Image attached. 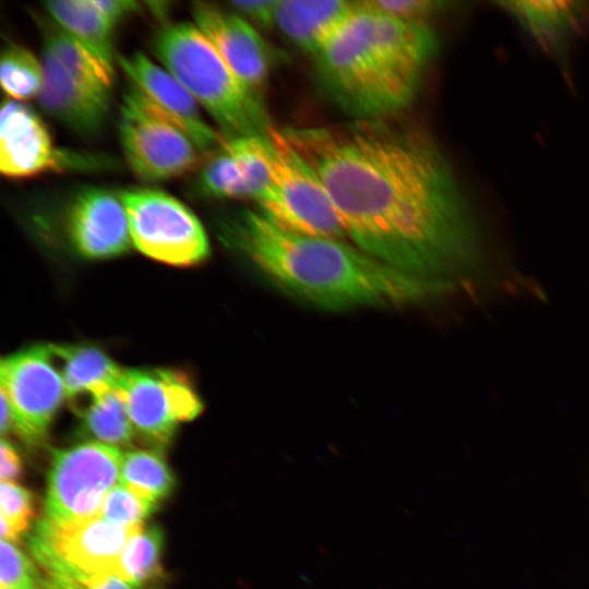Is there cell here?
Wrapping results in <instances>:
<instances>
[{
	"mask_svg": "<svg viewBox=\"0 0 589 589\" xmlns=\"http://www.w3.org/2000/svg\"><path fill=\"white\" fill-rule=\"evenodd\" d=\"M96 7L115 24L139 10V3L127 0H94Z\"/></svg>",
	"mask_w": 589,
	"mask_h": 589,
	"instance_id": "32",
	"label": "cell"
},
{
	"mask_svg": "<svg viewBox=\"0 0 589 589\" xmlns=\"http://www.w3.org/2000/svg\"><path fill=\"white\" fill-rule=\"evenodd\" d=\"M278 0L231 1L229 10L262 26H273ZM251 23V22H250Z\"/></svg>",
	"mask_w": 589,
	"mask_h": 589,
	"instance_id": "30",
	"label": "cell"
},
{
	"mask_svg": "<svg viewBox=\"0 0 589 589\" xmlns=\"http://www.w3.org/2000/svg\"><path fill=\"white\" fill-rule=\"evenodd\" d=\"M122 457L119 447L97 441L57 449L48 477L46 518L100 516L107 494L120 480Z\"/></svg>",
	"mask_w": 589,
	"mask_h": 589,
	"instance_id": "9",
	"label": "cell"
},
{
	"mask_svg": "<svg viewBox=\"0 0 589 589\" xmlns=\"http://www.w3.org/2000/svg\"><path fill=\"white\" fill-rule=\"evenodd\" d=\"M360 1L278 0L274 25L297 47L314 56L350 20Z\"/></svg>",
	"mask_w": 589,
	"mask_h": 589,
	"instance_id": "17",
	"label": "cell"
},
{
	"mask_svg": "<svg viewBox=\"0 0 589 589\" xmlns=\"http://www.w3.org/2000/svg\"><path fill=\"white\" fill-rule=\"evenodd\" d=\"M219 228L225 244L273 285L321 309L413 305L455 294L447 286L400 272L349 241L285 229L259 209L231 212Z\"/></svg>",
	"mask_w": 589,
	"mask_h": 589,
	"instance_id": "2",
	"label": "cell"
},
{
	"mask_svg": "<svg viewBox=\"0 0 589 589\" xmlns=\"http://www.w3.org/2000/svg\"><path fill=\"white\" fill-rule=\"evenodd\" d=\"M131 85L161 113L176 123L203 155H209L225 141L202 117L199 103L166 69L142 52L118 56Z\"/></svg>",
	"mask_w": 589,
	"mask_h": 589,
	"instance_id": "14",
	"label": "cell"
},
{
	"mask_svg": "<svg viewBox=\"0 0 589 589\" xmlns=\"http://www.w3.org/2000/svg\"><path fill=\"white\" fill-rule=\"evenodd\" d=\"M503 4L544 47L560 48L582 15L580 2L507 1Z\"/></svg>",
	"mask_w": 589,
	"mask_h": 589,
	"instance_id": "19",
	"label": "cell"
},
{
	"mask_svg": "<svg viewBox=\"0 0 589 589\" xmlns=\"http://www.w3.org/2000/svg\"><path fill=\"white\" fill-rule=\"evenodd\" d=\"M60 369L67 398L77 399L117 388L124 369L103 350L82 345H50Z\"/></svg>",
	"mask_w": 589,
	"mask_h": 589,
	"instance_id": "18",
	"label": "cell"
},
{
	"mask_svg": "<svg viewBox=\"0 0 589 589\" xmlns=\"http://www.w3.org/2000/svg\"><path fill=\"white\" fill-rule=\"evenodd\" d=\"M1 466L0 478L1 482H14L22 472V461L14 448L4 437L1 440Z\"/></svg>",
	"mask_w": 589,
	"mask_h": 589,
	"instance_id": "31",
	"label": "cell"
},
{
	"mask_svg": "<svg viewBox=\"0 0 589 589\" xmlns=\"http://www.w3.org/2000/svg\"><path fill=\"white\" fill-rule=\"evenodd\" d=\"M281 131L320 178L352 244L455 293L505 280L488 262L452 167L424 131L394 118Z\"/></svg>",
	"mask_w": 589,
	"mask_h": 589,
	"instance_id": "1",
	"label": "cell"
},
{
	"mask_svg": "<svg viewBox=\"0 0 589 589\" xmlns=\"http://www.w3.org/2000/svg\"><path fill=\"white\" fill-rule=\"evenodd\" d=\"M81 409L83 428L97 442L119 447L131 443L135 435L123 396L118 388L86 396Z\"/></svg>",
	"mask_w": 589,
	"mask_h": 589,
	"instance_id": "22",
	"label": "cell"
},
{
	"mask_svg": "<svg viewBox=\"0 0 589 589\" xmlns=\"http://www.w3.org/2000/svg\"><path fill=\"white\" fill-rule=\"evenodd\" d=\"M120 483L154 504L169 494L173 476L155 450H130L122 457Z\"/></svg>",
	"mask_w": 589,
	"mask_h": 589,
	"instance_id": "23",
	"label": "cell"
},
{
	"mask_svg": "<svg viewBox=\"0 0 589 589\" xmlns=\"http://www.w3.org/2000/svg\"><path fill=\"white\" fill-rule=\"evenodd\" d=\"M161 544L163 534L157 527L139 530L121 553L118 578L139 588L157 573Z\"/></svg>",
	"mask_w": 589,
	"mask_h": 589,
	"instance_id": "25",
	"label": "cell"
},
{
	"mask_svg": "<svg viewBox=\"0 0 589 589\" xmlns=\"http://www.w3.org/2000/svg\"><path fill=\"white\" fill-rule=\"evenodd\" d=\"M44 49L74 77L110 93L113 85L112 63L71 36L59 25L45 33Z\"/></svg>",
	"mask_w": 589,
	"mask_h": 589,
	"instance_id": "21",
	"label": "cell"
},
{
	"mask_svg": "<svg viewBox=\"0 0 589 589\" xmlns=\"http://www.w3.org/2000/svg\"><path fill=\"white\" fill-rule=\"evenodd\" d=\"M40 579L25 554L12 542L1 540L0 585L9 589H38Z\"/></svg>",
	"mask_w": 589,
	"mask_h": 589,
	"instance_id": "28",
	"label": "cell"
},
{
	"mask_svg": "<svg viewBox=\"0 0 589 589\" xmlns=\"http://www.w3.org/2000/svg\"><path fill=\"white\" fill-rule=\"evenodd\" d=\"M133 245L145 255L176 266L207 257L209 244L197 217L176 197L153 189L123 191Z\"/></svg>",
	"mask_w": 589,
	"mask_h": 589,
	"instance_id": "8",
	"label": "cell"
},
{
	"mask_svg": "<svg viewBox=\"0 0 589 589\" xmlns=\"http://www.w3.org/2000/svg\"><path fill=\"white\" fill-rule=\"evenodd\" d=\"M75 589H139V588L127 584L125 581L121 580L117 576H108L105 578L94 580L84 586L77 587Z\"/></svg>",
	"mask_w": 589,
	"mask_h": 589,
	"instance_id": "33",
	"label": "cell"
},
{
	"mask_svg": "<svg viewBox=\"0 0 589 589\" xmlns=\"http://www.w3.org/2000/svg\"><path fill=\"white\" fill-rule=\"evenodd\" d=\"M38 589H68V588L63 587L62 585L58 584L57 581L52 579H49V580H41Z\"/></svg>",
	"mask_w": 589,
	"mask_h": 589,
	"instance_id": "34",
	"label": "cell"
},
{
	"mask_svg": "<svg viewBox=\"0 0 589 589\" xmlns=\"http://www.w3.org/2000/svg\"><path fill=\"white\" fill-rule=\"evenodd\" d=\"M437 49L422 21L360 5L313 56L324 91L354 120L394 118L414 99Z\"/></svg>",
	"mask_w": 589,
	"mask_h": 589,
	"instance_id": "3",
	"label": "cell"
},
{
	"mask_svg": "<svg viewBox=\"0 0 589 589\" xmlns=\"http://www.w3.org/2000/svg\"><path fill=\"white\" fill-rule=\"evenodd\" d=\"M40 106L60 123L83 135L99 132L108 117L110 93L97 89L70 74L43 49Z\"/></svg>",
	"mask_w": 589,
	"mask_h": 589,
	"instance_id": "16",
	"label": "cell"
},
{
	"mask_svg": "<svg viewBox=\"0 0 589 589\" xmlns=\"http://www.w3.org/2000/svg\"><path fill=\"white\" fill-rule=\"evenodd\" d=\"M32 516V494L14 482H1V540L15 541L27 528Z\"/></svg>",
	"mask_w": 589,
	"mask_h": 589,
	"instance_id": "26",
	"label": "cell"
},
{
	"mask_svg": "<svg viewBox=\"0 0 589 589\" xmlns=\"http://www.w3.org/2000/svg\"><path fill=\"white\" fill-rule=\"evenodd\" d=\"M62 29L112 63V34L116 25L94 0H60L45 3Z\"/></svg>",
	"mask_w": 589,
	"mask_h": 589,
	"instance_id": "20",
	"label": "cell"
},
{
	"mask_svg": "<svg viewBox=\"0 0 589 589\" xmlns=\"http://www.w3.org/2000/svg\"><path fill=\"white\" fill-rule=\"evenodd\" d=\"M155 506L156 504L137 496L122 483H118L107 494L100 516L120 526H139Z\"/></svg>",
	"mask_w": 589,
	"mask_h": 589,
	"instance_id": "27",
	"label": "cell"
},
{
	"mask_svg": "<svg viewBox=\"0 0 589 589\" xmlns=\"http://www.w3.org/2000/svg\"><path fill=\"white\" fill-rule=\"evenodd\" d=\"M117 388L134 430L157 446L167 445L179 423L194 419L202 410L190 381L172 370H124Z\"/></svg>",
	"mask_w": 589,
	"mask_h": 589,
	"instance_id": "11",
	"label": "cell"
},
{
	"mask_svg": "<svg viewBox=\"0 0 589 589\" xmlns=\"http://www.w3.org/2000/svg\"><path fill=\"white\" fill-rule=\"evenodd\" d=\"M192 15L197 28L250 89L262 94L273 53L253 25L237 13L207 2H193Z\"/></svg>",
	"mask_w": 589,
	"mask_h": 589,
	"instance_id": "13",
	"label": "cell"
},
{
	"mask_svg": "<svg viewBox=\"0 0 589 589\" xmlns=\"http://www.w3.org/2000/svg\"><path fill=\"white\" fill-rule=\"evenodd\" d=\"M264 143L271 165V184L257 202L259 211L290 231L348 241L326 189L281 129L272 127L264 135Z\"/></svg>",
	"mask_w": 589,
	"mask_h": 589,
	"instance_id": "6",
	"label": "cell"
},
{
	"mask_svg": "<svg viewBox=\"0 0 589 589\" xmlns=\"http://www.w3.org/2000/svg\"><path fill=\"white\" fill-rule=\"evenodd\" d=\"M1 397L10 408V430L36 445L47 436L67 397L50 345H38L1 360Z\"/></svg>",
	"mask_w": 589,
	"mask_h": 589,
	"instance_id": "10",
	"label": "cell"
},
{
	"mask_svg": "<svg viewBox=\"0 0 589 589\" xmlns=\"http://www.w3.org/2000/svg\"><path fill=\"white\" fill-rule=\"evenodd\" d=\"M68 229L73 245L86 257H112L133 245L121 196L105 189L88 188L76 195Z\"/></svg>",
	"mask_w": 589,
	"mask_h": 589,
	"instance_id": "15",
	"label": "cell"
},
{
	"mask_svg": "<svg viewBox=\"0 0 589 589\" xmlns=\"http://www.w3.org/2000/svg\"><path fill=\"white\" fill-rule=\"evenodd\" d=\"M1 86L15 100H26L38 96L43 85L40 60L25 47L8 45L1 56Z\"/></svg>",
	"mask_w": 589,
	"mask_h": 589,
	"instance_id": "24",
	"label": "cell"
},
{
	"mask_svg": "<svg viewBox=\"0 0 589 589\" xmlns=\"http://www.w3.org/2000/svg\"><path fill=\"white\" fill-rule=\"evenodd\" d=\"M119 133L129 166L143 180L176 178L201 165L193 141L132 85L123 96Z\"/></svg>",
	"mask_w": 589,
	"mask_h": 589,
	"instance_id": "7",
	"label": "cell"
},
{
	"mask_svg": "<svg viewBox=\"0 0 589 589\" xmlns=\"http://www.w3.org/2000/svg\"><path fill=\"white\" fill-rule=\"evenodd\" d=\"M369 8L406 21H424L425 17L442 10L446 2L433 0H369Z\"/></svg>",
	"mask_w": 589,
	"mask_h": 589,
	"instance_id": "29",
	"label": "cell"
},
{
	"mask_svg": "<svg viewBox=\"0 0 589 589\" xmlns=\"http://www.w3.org/2000/svg\"><path fill=\"white\" fill-rule=\"evenodd\" d=\"M161 64L218 124L224 139L267 133L272 125L262 99L231 71L195 24L163 27L154 40Z\"/></svg>",
	"mask_w": 589,
	"mask_h": 589,
	"instance_id": "4",
	"label": "cell"
},
{
	"mask_svg": "<svg viewBox=\"0 0 589 589\" xmlns=\"http://www.w3.org/2000/svg\"><path fill=\"white\" fill-rule=\"evenodd\" d=\"M1 589H9V588H1Z\"/></svg>",
	"mask_w": 589,
	"mask_h": 589,
	"instance_id": "35",
	"label": "cell"
},
{
	"mask_svg": "<svg viewBox=\"0 0 589 589\" xmlns=\"http://www.w3.org/2000/svg\"><path fill=\"white\" fill-rule=\"evenodd\" d=\"M71 166H88L84 157L65 153L40 118L17 100H4L0 113V170L10 178H27Z\"/></svg>",
	"mask_w": 589,
	"mask_h": 589,
	"instance_id": "12",
	"label": "cell"
},
{
	"mask_svg": "<svg viewBox=\"0 0 589 589\" xmlns=\"http://www.w3.org/2000/svg\"><path fill=\"white\" fill-rule=\"evenodd\" d=\"M142 528L112 524L101 516L71 520L45 517L29 544L52 580L75 589L104 577H118L121 553Z\"/></svg>",
	"mask_w": 589,
	"mask_h": 589,
	"instance_id": "5",
	"label": "cell"
}]
</instances>
